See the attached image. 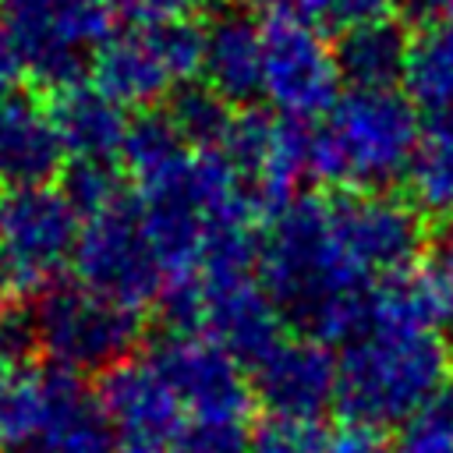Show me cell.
<instances>
[{"instance_id":"cell-10","label":"cell","mask_w":453,"mask_h":453,"mask_svg":"<svg viewBox=\"0 0 453 453\" xmlns=\"http://www.w3.org/2000/svg\"><path fill=\"white\" fill-rule=\"evenodd\" d=\"M340 64L326 35L294 18L265 21V67H262V99L287 120L326 117L340 99Z\"/></svg>"},{"instance_id":"cell-3","label":"cell","mask_w":453,"mask_h":453,"mask_svg":"<svg viewBox=\"0 0 453 453\" xmlns=\"http://www.w3.org/2000/svg\"><path fill=\"white\" fill-rule=\"evenodd\" d=\"M418 131L407 96L350 88L308 131V173L343 191H379L407 173Z\"/></svg>"},{"instance_id":"cell-8","label":"cell","mask_w":453,"mask_h":453,"mask_svg":"<svg viewBox=\"0 0 453 453\" xmlns=\"http://www.w3.org/2000/svg\"><path fill=\"white\" fill-rule=\"evenodd\" d=\"M81 216L64 188L4 184L0 188V294L39 297L53 287L64 262L74 258Z\"/></svg>"},{"instance_id":"cell-6","label":"cell","mask_w":453,"mask_h":453,"mask_svg":"<svg viewBox=\"0 0 453 453\" xmlns=\"http://www.w3.org/2000/svg\"><path fill=\"white\" fill-rule=\"evenodd\" d=\"M159 301L177 333L205 336L248 365L283 340V311L255 273H195L170 280Z\"/></svg>"},{"instance_id":"cell-16","label":"cell","mask_w":453,"mask_h":453,"mask_svg":"<svg viewBox=\"0 0 453 453\" xmlns=\"http://www.w3.org/2000/svg\"><path fill=\"white\" fill-rule=\"evenodd\" d=\"M251 389L269 414L319 418L336 403V357L315 336H283L251 365Z\"/></svg>"},{"instance_id":"cell-17","label":"cell","mask_w":453,"mask_h":453,"mask_svg":"<svg viewBox=\"0 0 453 453\" xmlns=\"http://www.w3.org/2000/svg\"><path fill=\"white\" fill-rule=\"evenodd\" d=\"M18 71L0 53V188L46 184L64 159L50 110L18 88Z\"/></svg>"},{"instance_id":"cell-30","label":"cell","mask_w":453,"mask_h":453,"mask_svg":"<svg viewBox=\"0 0 453 453\" xmlns=\"http://www.w3.org/2000/svg\"><path fill=\"white\" fill-rule=\"evenodd\" d=\"M336 453H379V432L368 425L343 421L336 428Z\"/></svg>"},{"instance_id":"cell-11","label":"cell","mask_w":453,"mask_h":453,"mask_svg":"<svg viewBox=\"0 0 453 453\" xmlns=\"http://www.w3.org/2000/svg\"><path fill=\"white\" fill-rule=\"evenodd\" d=\"M326 212L343 258L368 283L411 269L425 244L418 209L382 191H340L326 198Z\"/></svg>"},{"instance_id":"cell-15","label":"cell","mask_w":453,"mask_h":453,"mask_svg":"<svg viewBox=\"0 0 453 453\" xmlns=\"http://www.w3.org/2000/svg\"><path fill=\"white\" fill-rule=\"evenodd\" d=\"M96 400L124 453H163L184 421V411L152 357H131L103 372Z\"/></svg>"},{"instance_id":"cell-31","label":"cell","mask_w":453,"mask_h":453,"mask_svg":"<svg viewBox=\"0 0 453 453\" xmlns=\"http://www.w3.org/2000/svg\"><path fill=\"white\" fill-rule=\"evenodd\" d=\"M428 273L435 276V283L442 287V294H446V297H449V304H453V230H446V234L435 241Z\"/></svg>"},{"instance_id":"cell-9","label":"cell","mask_w":453,"mask_h":453,"mask_svg":"<svg viewBox=\"0 0 453 453\" xmlns=\"http://www.w3.org/2000/svg\"><path fill=\"white\" fill-rule=\"evenodd\" d=\"M71 262L78 283L138 311L149 301H159L166 290V269L131 195L92 216H81Z\"/></svg>"},{"instance_id":"cell-28","label":"cell","mask_w":453,"mask_h":453,"mask_svg":"<svg viewBox=\"0 0 453 453\" xmlns=\"http://www.w3.org/2000/svg\"><path fill=\"white\" fill-rule=\"evenodd\" d=\"M64 191L78 209V216H92L127 195L124 173H117L110 163H74L71 173L64 177Z\"/></svg>"},{"instance_id":"cell-13","label":"cell","mask_w":453,"mask_h":453,"mask_svg":"<svg viewBox=\"0 0 453 453\" xmlns=\"http://www.w3.org/2000/svg\"><path fill=\"white\" fill-rule=\"evenodd\" d=\"M149 357L173 389L184 418L244 421L255 389L241 372V361L219 343L195 333H173Z\"/></svg>"},{"instance_id":"cell-20","label":"cell","mask_w":453,"mask_h":453,"mask_svg":"<svg viewBox=\"0 0 453 453\" xmlns=\"http://www.w3.org/2000/svg\"><path fill=\"white\" fill-rule=\"evenodd\" d=\"M449 319H453V304L428 269H403L382 276L368 290V326L439 333V326H446Z\"/></svg>"},{"instance_id":"cell-2","label":"cell","mask_w":453,"mask_h":453,"mask_svg":"<svg viewBox=\"0 0 453 453\" xmlns=\"http://www.w3.org/2000/svg\"><path fill=\"white\" fill-rule=\"evenodd\" d=\"M449 354L439 333L368 326L343 343L336 357V407L343 421L375 432L407 425L432 396H439Z\"/></svg>"},{"instance_id":"cell-26","label":"cell","mask_w":453,"mask_h":453,"mask_svg":"<svg viewBox=\"0 0 453 453\" xmlns=\"http://www.w3.org/2000/svg\"><path fill=\"white\" fill-rule=\"evenodd\" d=\"M248 453H336V428L319 418L269 414L248 432Z\"/></svg>"},{"instance_id":"cell-21","label":"cell","mask_w":453,"mask_h":453,"mask_svg":"<svg viewBox=\"0 0 453 453\" xmlns=\"http://www.w3.org/2000/svg\"><path fill=\"white\" fill-rule=\"evenodd\" d=\"M407 35L393 18L354 25L340 32L336 64L350 88H393L403 78L407 60Z\"/></svg>"},{"instance_id":"cell-24","label":"cell","mask_w":453,"mask_h":453,"mask_svg":"<svg viewBox=\"0 0 453 453\" xmlns=\"http://www.w3.org/2000/svg\"><path fill=\"white\" fill-rule=\"evenodd\" d=\"M173 127L180 131V138L205 152V149H223L230 127H234V113H230V103L223 96H216L209 85H188L173 96L170 103V113Z\"/></svg>"},{"instance_id":"cell-14","label":"cell","mask_w":453,"mask_h":453,"mask_svg":"<svg viewBox=\"0 0 453 453\" xmlns=\"http://www.w3.org/2000/svg\"><path fill=\"white\" fill-rule=\"evenodd\" d=\"M88 400L78 375L11 361L0 368V453H35Z\"/></svg>"},{"instance_id":"cell-5","label":"cell","mask_w":453,"mask_h":453,"mask_svg":"<svg viewBox=\"0 0 453 453\" xmlns=\"http://www.w3.org/2000/svg\"><path fill=\"white\" fill-rule=\"evenodd\" d=\"M28 336L53 368L71 375L110 372L131 361L142 340V315L85 283H53L35 297Z\"/></svg>"},{"instance_id":"cell-29","label":"cell","mask_w":453,"mask_h":453,"mask_svg":"<svg viewBox=\"0 0 453 453\" xmlns=\"http://www.w3.org/2000/svg\"><path fill=\"white\" fill-rule=\"evenodd\" d=\"M400 453H453V393L432 396L407 421Z\"/></svg>"},{"instance_id":"cell-22","label":"cell","mask_w":453,"mask_h":453,"mask_svg":"<svg viewBox=\"0 0 453 453\" xmlns=\"http://www.w3.org/2000/svg\"><path fill=\"white\" fill-rule=\"evenodd\" d=\"M403 177L418 212L453 216V110L432 113L421 124Z\"/></svg>"},{"instance_id":"cell-12","label":"cell","mask_w":453,"mask_h":453,"mask_svg":"<svg viewBox=\"0 0 453 453\" xmlns=\"http://www.w3.org/2000/svg\"><path fill=\"white\" fill-rule=\"evenodd\" d=\"M241 188L262 219L294 202V188L308 170V131L297 120L269 113H241L223 142Z\"/></svg>"},{"instance_id":"cell-32","label":"cell","mask_w":453,"mask_h":453,"mask_svg":"<svg viewBox=\"0 0 453 453\" xmlns=\"http://www.w3.org/2000/svg\"><path fill=\"white\" fill-rule=\"evenodd\" d=\"M428 21H453V0H407Z\"/></svg>"},{"instance_id":"cell-18","label":"cell","mask_w":453,"mask_h":453,"mask_svg":"<svg viewBox=\"0 0 453 453\" xmlns=\"http://www.w3.org/2000/svg\"><path fill=\"white\" fill-rule=\"evenodd\" d=\"M265 67V25L244 11H226L205 28L202 78L230 106L262 96Z\"/></svg>"},{"instance_id":"cell-1","label":"cell","mask_w":453,"mask_h":453,"mask_svg":"<svg viewBox=\"0 0 453 453\" xmlns=\"http://www.w3.org/2000/svg\"><path fill=\"white\" fill-rule=\"evenodd\" d=\"M258 276L283 319L322 343H347L368 326L372 283L343 258L326 198H294L273 216L258 251Z\"/></svg>"},{"instance_id":"cell-23","label":"cell","mask_w":453,"mask_h":453,"mask_svg":"<svg viewBox=\"0 0 453 453\" xmlns=\"http://www.w3.org/2000/svg\"><path fill=\"white\" fill-rule=\"evenodd\" d=\"M400 85L428 113L453 110V21H428L411 35Z\"/></svg>"},{"instance_id":"cell-33","label":"cell","mask_w":453,"mask_h":453,"mask_svg":"<svg viewBox=\"0 0 453 453\" xmlns=\"http://www.w3.org/2000/svg\"><path fill=\"white\" fill-rule=\"evenodd\" d=\"M449 375H453V350H449Z\"/></svg>"},{"instance_id":"cell-27","label":"cell","mask_w":453,"mask_h":453,"mask_svg":"<svg viewBox=\"0 0 453 453\" xmlns=\"http://www.w3.org/2000/svg\"><path fill=\"white\" fill-rule=\"evenodd\" d=\"M163 453H248L244 421L184 418Z\"/></svg>"},{"instance_id":"cell-25","label":"cell","mask_w":453,"mask_h":453,"mask_svg":"<svg viewBox=\"0 0 453 453\" xmlns=\"http://www.w3.org/2000/svg\"><path fill=\"white\" fill-rule=\"evenodd\" d=\"M255 7L269 11L273 18H294L311 28H336L347 32L354 25L389 18L396 0H251Z\"/></svg>"},{"instance_id":"cell-4","label":"cell","mask_w":453,"mask_h":453,"mask_svg":"<svg viewBox=\"0 0 453 453\" xmlns=\"http://www.w3.org/2000/svg\"><path fill=\"white\" fill-rule=\"evenodd\" d=\"M110 0H0V53L42 88L78 85L113 35Z\"/></svg>"},{"instance_id":"cell-7","label":"cell","mask_w":453,"mask_h":453,"mask_svg":"<svg viewBox=\"0 0 453 453\" xmlns=\"http://www.w3.org/2000/svg\"><path fill=\"white\" fill-rule=\"evenodd\" d=\"M205 32L195 21H131L113 28L92 60V85L127 106L173 99L202 74Z\"/></svg>"},{"instance_id":"cell-19","label":"cell","mask_w":453,"mask_h":453,"mask_svg":"<svg viewBox=\"0 0 453 453\" xmlns=\"http://www.w3.org/2000/svg\"><path fill=\"white\" fill-rule=\"evenodd\" d=\"M50 117L64 156H71L74 163H110L113 156H120L131 127L124 106L85 81L60 88L53 96Z\"/></svg>"}]
</instances>
